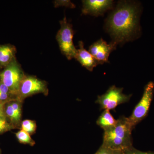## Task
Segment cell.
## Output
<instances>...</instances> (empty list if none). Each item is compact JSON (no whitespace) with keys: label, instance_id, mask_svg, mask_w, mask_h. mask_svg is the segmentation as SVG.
<instances>
[{"label":"cell","instance_id":"obj_1","mask_svg":"<svg viewBox=\"0 0 154 154\" xmlns=\"http://www.w3.org/2000/svg\"><path fill=\"white\" fill-rule=\"evenodd\" d=\"M140 9L136 2L122 1L107 18L106 29L116 45L137 38L140 33Z\"/></svg>","mask_w":154,"mask_h":154},{"label":"cell","instance_id":"obj_2","mask_svg":"<svg viewBox=\"0 0 154 154\" xmlns=\"http://www.w3.org/2000/svg\"><path fill=\"white\" fill-rule=\"evenodd\" d=\"M133 129L128 117L121 116L115 126L104 131L103 143L106 147L125 152L133 147L131 132Z\"/></svg>","mask_w":154,"mask_h":154},{"label":"cell","instance_id":"obj_3","mask_svg":"<svg viewBox=\"0 0 154 154\" xmlns=\"http://www.w3.org/2000/svg\"><path fill=\"white\" fill-rule=\"evenodd\" d=\"M60 29L57 34V40L62 53L68 60H71L75 58L77 53V49L73 41L74 31L72 26L68 22L65 16L60 21Z\"/></svg>","mask_w":154,"mask_h":154},{"label":"cell","instance_id":"obj_4","mask_svg":"<svg viewBox=\"0 0 154 154\" xmlns=\"http://www.w3.org/2000/svg\"><path fill=\"white\" fill-rule=\"evenodd\" d=\"M154 92V83L150 82L144 88L143 95L140 102L135 107L132 114L128 117L133 128L148 115L151 104Z\"/></svg>","mask_w":154,"mask_h":154},{"label":"cell","instance_id":"obj_5","mask_svg":"<svg viewBox=\"0 0 154 154\" xmlns=\"http://www.w3.org/2000/svg\"><path fill=\"white\" fill-rule=\"evenodd\" d=\"M123 88L112 85L105 94L98 96L96 103L99 104L102 110H111L119 105L129 102L132 95H126L122 93Z\"/></svg>","mask_w":154,"mask_h":154},{"label":"cell","instance_id":"obj_6","mask_svg":"<svg viewBox=\"0 0 154 154\" xmlns=\"http://www.w3.org/2000/svg\"><path fill=\"white\" fill-rule=\"evenodd\" d=\"M40 93L44 94L48 93L46 82L34 76L25 75L19 86L17 94L18 100L22 102L27 97Z\"/></svg>","mask_w":154,"mask_h":154},{"label":"cell","instance_id":"obj_7","mask_svg":"<svg viewBox=\"0 0 154 154\" xmlns=\"http://www.w3.org/2000/svg\"><path fill=\"white\" fill-rule=\"evenodd\" d=\"M25 75L21 67L15 60L0 74V80L9 88L12 94L17 96L20 83Z\"/></svg>","mask_w":154,"mask_h":154},{"label":"cell","instance_id":"obj_8","mask_svg":"<svg viewBox=\"0 0 154 154\" xmlns=\"http://www.w3.org/2000/svg\"><path fill=\"white\" fill-rule=\"evenodd\" d=\"M82 14L95 17L103 16L105 12L113 9L112 0H85L82 1Z\"/></svg>","mask_w":154,"mask_h":154},{"label":"cell","instance_id":"obj_9","mask_svg":"<svg viewBox=\"0 0 154 154\" xmlns=\"http://www.w3.org/2000/svg\"><path fill=\"white\" fill-rule=\"evenodd\" d=\"M116 46L117 45L112 42L107 43L101 38L90 46L89 52L100 64H103L105 63H109L108 58L110 54L116 49Z\"/></svg>","mask_w":154,"mask_h":154},{"label":"cell","instance_id":"obj_10","mask_svg":"<svg viewBox=\"0 0 154 154\" xmlns=\"http://www.w3.org/2000/svg\"><path fill=\"white\" fill-rule=\"evenodd\" d=\"M79 48L77 49L75 58L81 63L82 66L89 71H93L94 68L100 64L89 51L85 49L82 41L79 42Z\"/></svg>","mask_w":154,"mask_h":154},{"label":"cell","instance_id":"obj_11","mask_svg":"<svg viewBox=\"0 0 154 154\" xmlns=\"http://www.w3.org/2000/svg\"><path fill=\"white\" fill-rule=\"evenodd\" d=\"M117 122V119H115L110 113V110H104L96 121L97 125L104 131L115 126Z\"/></svg>","mask_w":154,"mask_h":154},{"label":"cell","instance_id":"obj_12","mask_svg":"<svg viewBox=\"0 0 154 154\" xmlns=\"http://www.w3.org/2000/svg\"><path fill=\"white\" fill-rule=\"evenodd\" d=\"M15 49L9 45H0V65L7 66L14 61Z\"/></svg>","mask_w":154,"mask_h":154},{"label":"cell","instance_id":"obj_13","mask_svg":"<svg viewBox=\"0 0 154 154\" xmlns=\"http://www.w3.org/2000/svg\"><path fill=\"white\" fill-rule=\"evenodd\" d=\"M16 136L20 143L29 145L32 146L35 144V142L32 139L30 135L22 130L16 133Z\"/></svg>","mask_w":154,"mask_h":154},{"label":"cell","instance_id":"obj_14","mask_svg":"<svg viewBox=\"0 0 154 154\" xmlns=\"http://www.w3.org/2000/svg\"><path fill=\"white\" fill-rule=\"evenodd\" d=\"M5 113L7 116L11 120V122L13 124L19 125L22 122L21 121V119L19 118L13 109V107L11 106V103H8L6 105L5 108Z\"/></svg>","mask_w":154,"mask_h":154},{"label":"cell","instance_id":"obj_15","mask_svg":"<svg viewBox=\"0 0 154 154\" xmlns=\"http://www.w3.org/2000/svg\"><path fill=\"white\" fill-rule=\"evenodd\" d=\"M36 122L30 119H25L21 123V130L26 131L30 135L33 134L36 132Z\"/></svg>","mask_w":154,"mask_h":154},{"label":"cell","instance_id":"obj_16","mask_svg":"<svg viewBox=\"0 0 154 154\" xmlns=\"http://www.w3.org/2000/svg\"><path fill=\"white\" fill-rule=\"evenodd\" d=\"M123 152L112 149L102 145L96 153L94 154H122Z\"/></svg>","mask_w":154,"mask_h":154},{"label":"cell","instance_id":"obj_17","mask_svg":"<svg viewBox=\"0 0 154 154\" xmlns=\"http://www.w3.org/2000/svg\"><path fill=\"white\" fill-rule=\"evenodd\" d=\"M21 101L18 100L12 101L10 103L17 116L20 119H21L22 117V105H21Z\"/></svg>","mask_w":154,"mask_h":154},{"label":"cell","instance_id":"obj_18","mask_svg":"<svg viewBox=\"0 0 154 154\" xmlns=\"http://www.w3.org/2000/svg\"><path fill=\"white\" fill-rule=\"evenodd\" d=\"M11 128V125L7 122L5 117L0 116V133L5 132Z\"/></svg>","mask_w":154,"mask_h":154},{"label":"cell","instance_id":"obj_19","mask_svg":"<svg viewBox=\"0 0 154 154\" xmlns=\"http://www.w3.org/2000/svg\"><path fill=\"white\" fill-rule=\"evenodd\" d=\"M124 152L127 154H154V152L141 151L134 148V147Z\"/></svg>","mask_w":154,"mask_h":154},{"label":"cell","instance_id":"obj_20","mask_svg":"<svg viewBox=\"0 0 154 154\" xmlns=\"http://www.w3.org/2000/svg\"><path fill=\"white\" fill-rule=\"evenodd\" d=\"M0 92L7 94H12L9 88L2 83H0Z\"/></svg>","mask_w":154,"mask_h":154},{"label":"cell","instance_id":"obj_21","mask_svg":"<svg viewBox=\"0 0 154 154\" xmlns=\"http://www.w3.org/2000/svg\"><path fill=\"white\" fill-rule=\"evenodd\" d=\"M4 105H5V103L4 102L0 101V116L1 117H5Z\"/></svg>","mask_w":154,"mask_h":154},{"label":"cell","instance_id":"obj_22","mask_svg":"<svg viewBox=\"0 0 154 154\" xmlns=\"http://www.w3.org/2000/svg\"><path fill=\"white\" fill-rule=\"evenodd\" d=\"M9 95L10 94H5L0 92V101L4 102L7 100L9 98Z\"/></svg>","mask_w":154,"mask_h":154},{"label":"cell","instance_id":"obj_23","mask_svg":"<svg viewBox=\"0 0 154 154\" xmlns=\"http://www.w3.org/2000/svg\"><path fill=\"white\" fill-rule=\"evenodd\" d=\"M122 154H127L125 152H123V153H122Z\"/></svg>","mask_w":154,"mask_h":154}]
</instances>
